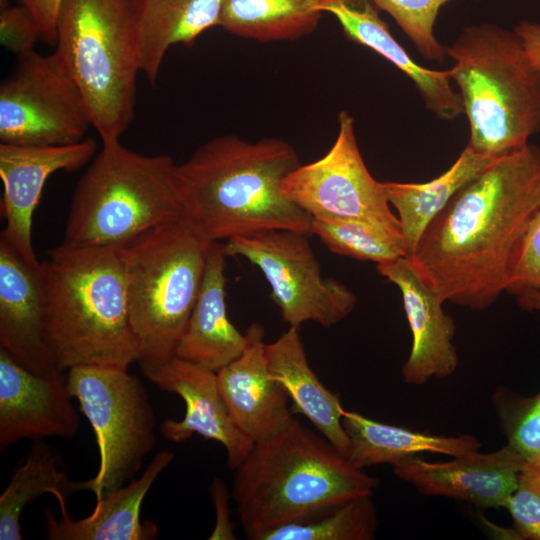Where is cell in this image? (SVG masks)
Returning <instances> with one entry per match:
<instances>
[{"label":"cell","mask_w":540,"mask_h":540,"mask_svg":"<svg viewBox=\"0 0 540 540\" xmlns=\"http://www.w3.org/2000/svg\"><path fill=\"white\" fill-rule=\"evenodd\" d=\"M540 211V146L497 156L428 225L408 259L444 301L484 310L507 291Z\"/></svg>","instance_id":"1"},{"label":"cell","mask_w":540,"mask_h":540,"mask_svg":"<svg viewBox=\"0 0 540 540\" xmlns=\"http://www.w3.org/2000/svg\"><path fill=\"white\" fill-rule=\"evenodd\" d=\"M299 165L282 139L213 138L175 165L183 218L207 243L272 230L310 235L312 217L281 186Z\"/></svg>","instance_id":"2"},{"label":"cell","mask_w":540,"mask_h":540,"mask_svg":"<svg viewBox=\"0 0 540 540\" xmlns=\"http://www.w3.org/2000/svg\"><path fill=\"white\" fill-rule=\"evenodd\" d=\"M42 270L45 339L60 370L128 369L137 362L120 248L61 243L42 261Z\"/></svg>","instance_id":"3"},{"label":"cell","mask_w":540,"mask_h":540,"mask_svg":"<svg viewBox=\"0 0 540 540\" xmlns=\"http://www.w3.org/2000/svg\"><path fill=\"white\" fill-rule=\"evenodd\" d=\"M378 484L321 433L294 418L253 444L235 469L232 497L241 526L252 539L324 507L372 496Z\"/></svg>","instance_id":"4"},{"label":"cell","mask_w":540,"mask_h":540,"mask_svg":"<svg viewBox=\"0 0 540 540\" xmlns=\"http://www.w3.org/2000/svg\"><path fill=\"white\" fill-rule=\"evenodd\" d=\"M469 123L468 146L500 156L540 134V70L516 32L494 23L462 29L446 47Z\"/></svg>","instance_id":"5"},{"label":"cell","mask_w":540,"mask_h":540,"mask_svg":"<svg viewBox=\"0 0 540 540\" xmlns=\"http://www.w3.org/2000/svg\"><path fill=\"white\" fill-rule=\"evenodd\" d=\"M167 154L144 155L102 143L72 198L62 243L122 248L146 231L183 217Z\"/></svg>","instance_id":"6"},{"label":"cell","mask_w":540,"mask_h":540,"mask_svg":"<svg viewBox=\"0 0 540 540\" xmlns=\"http://www.w3.org/2000/svg\"><path fill=\"white\" fill-rule=\"evenodd\" d=\"M209 244L182 217L120 248L129 321L144 375L176 356L201 287Z\"/></svg>","instance_id":"7"},{"label":"cell","mask_w":540,"mask_h":540,"mask_svg":"<svg viewBox=\"0 0 540 540\" xmlns=\"http://www.w3.org/2000/svg\"><path fill=\"white\" fill-rule=\"evenodd\" d=\"M55 46L102 143L120 140L134 117L140 72L133 0H62Z\"/></svg>","instance_id":"8"},{"label":"cell","mask_w":540,"mask_h":540,"mask_svg":"<svg viewBox=\"0 0 540 540\" xmlns=\"http://www.w3.org/2000/svg\"><path fill=\"white\" fill-rule=\"evenodd\" d=\"M67 386L88 419L100 464L86 480L96 500L134 479L156 443V417L141 380L127 369L85 365L67 370Z\"/></svg>","instance_id":"9"},{"label":"cell","mask_w":540,"mask_h":540,"mask_svg":"<svg viewBox=\"0 0 540 540\" xmlns=\"http://www.w3.org/2000/svg\"><path fill=\"white\" fill-rule=\"evenodd\" d=\"M0 86V143L65 145L93 126L86 99L55 51H32Z\"/></svg>","instance_id":"10"},{"label":"cell","mask_w":540,"mask_h":540,"mask_svg":"<svg viewBox=\"0 0 540 540\" xmlns=\"http://www.w3.org/2000/svg\"><path fill=\"white\" fill-rule=\"evenodd\" d=\"M291 230H272L227 240V256L243 257L263 273L282 320L299 327L313 321L331 327L354 310L356 295L344 284L321 274L308 240Z\"/></svg>","instance_id":"11"},{"label":"cell","mask_w":540,"mask_h":540,"mask_svg":"<svg viewBox=\"0 0 540 540\" xmlns=\"http://www.w3.org/2000/svg\"><path fill=\"white\" fill-rule=\"evenodd\" d=\"M285 195L312 218L356 220L403 240L383 182L369 172L359 149L353 117L338 114V133L318 160L300 164L282 182Z\"/></svg>","instance_id":"12"},{"label":"cell","mask_w":540,"mask_h":540,"mask_svg":"<svg viewBox=\"0 0 540 540\" xmlns=\"http://www.w3.org/2000/svg\"><path fill=\"white\" fill-rule=\"evenodd\" d=\"M98 148L94 139L65 145L0 143L2 209L6 221L0 239L26 261L39 264L32 243V216L48 178L58 171H75L88 163Z\"/></svg>","instance_id":"13"},{"label":"cell","mask_w":540,"mask_h":540,"mask_svg":"<svg viewBox=\"0 0 540 540\" xmlns=\"http://www.w3.org/2000/svg\"><path fill=\"white\" fill-rule=\"evenodd\" d=\"M64 371L35 374L0 348V450L22 439L71 438L80 418Z\"/></svg>","instance_id":"14"},{"label":"cell","mask_w":540,"mask_h":540,"mask_svg":"<svg viewBox=\"0 0 540 540\" xmlns=\"http://www.w3.org/2000/svg\"><path fill=\"white\" fill-rule=\"evenodd\" d=\"M145 376L161 390L179 395L185 403L181 420L166 419L161 423L163 438L181 443L199 434L222 444L230 469L235 470L244 461L254 442L233 421L219 391L216 372L175 356Z\"/></svg>","instance_id":"15"},{"label":"cell","mask_w":540,"mask_h":540,"mask_svg":"<svg viewBox=\"0 0 540 540\" xmlns=\"http://www.w3.org/2000/svg\"><path fill=\"white\" fill-rule=\"evenodd\" d=\"M42 262L31 264L0 239V348L38 375L62 371L45 339Z\"/></svg>","instance_id":"16"},{"label":"cell","mask_w":540,"mask_h":540,"mask_svg":"<svg viewBox=\"0 0 540 540\" xmlns=\"http://www.w3.org/2000/svg\"><path fill=\"white\" fill-rule=\"evenodd\" d=\"M376 269L400 290L412 333L411 352L402 367L404 381L421 385L450 376L459 358L453 344L456 325L443 310L445 301L420 278L407 257L377 264Z\"/></svg>","instance_id":"17"},{"label":"cell","mask_w":540,"mask_h":540,"mask_svg":"<svg viewBox=\"0 0 540 540\" xmlns=\"http://www.w3.org/2000/svg\"><path fill=\"white\" fill-rule=\"evenodd\" d=\"M525 463L506 446L491 453L470 452L446 462L418 455L393 466L394 474L420 493L463 500L478 507H505Z\"/></svg>","instance_id":"18"},{"label":"cell","mask_w":540,"mask_h":540,"mask_svg":"<svg viewBox=\"0 0 540 540\" xmlns=\"http://www.w3.org/2000/svg\"><path fill=\"white\" fill-rule=\"evenodd\" d=\"M245 335L242 353L216 374L233 421L255 443L281 431L294 416L286 389L269 370L264 327L253 323Z\"/></svg>","instance_id":"19"},{"label":"cell","mask_w":540,"mask_h":540,"mask_svg":"<svg viewBox=\"0 0 540 540\" xmlns=\"http://www.w3.org/2000/svg\"><path fill=\"white\" fill-rule=\"evenodd\" d=\"M173 459L172 451H159L139 478L130 480L129 484L96 500L93 512L85 518L73 519L66 505L60 506V519L47 509L46 537L50 540L156 539L157 525L152 521H141V506L153 483Z\"/></svg>","instance_id":"20"},{"label":"cell","mask_w":540,"mask_h":540,"mask_svg":"<svg viewBox=\"0 0 540 540\" xmlns=\"http://www.w3.org/2000/svg\"><path fill=\"white\" fill-rule=\"evenodd\" d=\"M225 244L207 248L201 287L176 349V356L218 372L237 358L247 342L229 320L225 303Z\"/></svg>","instance_id":"21"},{"label":"cell","mask_w":540,"mask_h":540,"mask_svg":"<svg viewBox=\"0 0 540 540\" xmlns=\"http://www.w3.org/2000/svg\"><path fill=\"white\" fill-rule=\"evenodd\" d=\"M325 13L337 19L347 38L372 49L405 73L438 118L452 120L463 113L460 94L451 86V70H431L417 64L393 37L371 0H334Z\"/></svg>","instance_id":"22"},{"label":"cell","mask_w":540,"mask_h":540,"mask_svg":"<svg viewBox=\"0 0 540 540\" xmlns=\"http://www.w3.org/2000/svg\"><path fill=\"white\" fill-rule=\"evenodd\" d=\"M289 328L274 342L266 343L269 370L286 389L293 410L304 415L339 451L347 454L349 439L342 424L344 409L309 365L299 334Z\"/></svg>","instance_id":"23"},{"label":"cell","mask_w":540,"mask_h":540,"mask_svg":"<svg viewBox=\"0 0 540 540\" xmlns=\"http://www.w3.org/2000/svg\"><path fill=\"white\" fill-rule=\"evenodd\" d=\"M140 72L154 85L168 49L219 26L223 0H133Z\"/></svg>","instance_id":"24"},{"label":"cell","mask_w":540,"mask_h":540,"mask_svg":"<svg viewBox=\"0 0 540 540\" xmlns=\"http://www.w3.org/2000/svg\"><path fill=\"white\" fill-rule=\"evenodd\" d=\"M342 424L349 439L347 458L358 468L397 465L423 452L457 457L478 451L473 435L441 436L378 422L353 411H344Z\"/></svg>","instance_id":"25"},{"label":"cell","mask_w":540,"mask_h":540,"mask_svg":"<svg viewBox=\"0 0 540 540\" xmlns=\"http://www.w3.org/2000/svg\"><path fill=\"white\" fill-rule=\"evenodd\" d=\"M496 157L467 145L451 167L431 181L383 182L388 201L397 212L407 258L412 256L428 225L451 198Z\"/></svg>","instance_id":"26"},{"label":"cell","mask_w":540,"mask_h":540,"mask_svg":"<svg viewBox=\"0 0 540 540\" xmlns=\"http://www.w3.org/2000/svg\"><path fill=\"white\" fill-rule=\"evenodd\" d=\"M83 490H87L86 480L70 478L59 451L43 439L34 440L24 463L0 495V540L23 538L21 514L38 497L50 493L64 506L68 497Z\"/></svg>","instance_id":"27"},{"label":"cell","mask_w":540,"mask_h":540,"mask_svg":"<svg viewBox=\"0 0 540 540\" xmlns=\"http://www.w3.org/2000/svg\"><path fill=\"white\" fill-rule=\"evenodd\" d=\"M334 0H223L219 26L260 42L294 40L313 32Z\"/></svg>","instance_id":"28"},{"label":"cell","mask_w":540,"mask_h":540,"mask_svg":"<svg viewBox=\"0 0 540 540\" xmlns=\"http://www.w3.org/2000/svg\"><path fill=\"white\" fill-rule=\"evenodd\" d=\"M377 526L371 496H361L262 531L252 540H370Z\"/></svg>","instance_id":"29"},{"label":"cell","mask_w":540,"mask_h":540,"mask_svg":"<svg viewBox=\"0 0 540 540\" xmlns=\"http://www.w3.org/2000/svg\"><path fill=\"white\" fill-rule=\"evenodd\" d=\"M311 233L334 253L376 264L406 257L402 239L356 220L312 218Z\"/></svg>","instance_id":"30"},{"label":"cell","mask_w":540,"mask_h":540,"mask_svg":"<svg viewBox=\"0 0 540 540\" xmlns=\"http://www.w3.org/2000/svg\"><path fill=\"white\" fill-rule=\"evenodd\" d=\"M491 400L507 438L505 446L526 467L540 469V392L524 398L505 387H499Z\"/></svg>","instance_id":"31"},{"label":"cell","mask_w":540,"mask_h":540,"mask_svg":"<svg viewBox=\"0 0 540 540\" xmlns=\"http://www.w3.org/2000/svg\"><path fill=\"white\" fill-rule=\"evenodd\" d=\"M379 10L387 12L429 60L443 62L446 47L434 34V25L441 8L453 0H371Z\"/></svg>","instance_id":"32"},{"label":"cell","mask_w":540,"mask_h":540,"mask_svg":"<svg viewBox=\"0 0 540 540\" xmlns=\"http://www.w3.org/2000/svg\"><path fill=\"white\" fill-rule=\"evenodd\" d=\"M505 508L510 512L517 538L540 540V469L525 467Z\"/></svg>","instance_id":"33"},{"label":"cell","mask_w":540,"mask_h":540,"mask_svg":"<svg viewBox=\"0 0 540 540\" xmlns=\"http://www.w3.org/2000/svg\"><path fill=\"white\" fill-rule=\"evenodd\" d=\"M0 40L2 46L18 57L34 51L37 41L41 40V32L34 16L24 5L1 9Z\"/></svg>","instance_id":"34"},{"label":"cell","mask_w":540,"mask_h":540,"mask_svg":"<svg viewBox=\"0 0 540 540\" xmlns=\"http://www.w3.org/2000/svg\"><path fill=\"white\" fill-rule=\"evenodd\" d=\"M526 288L540 292V211L519 247L506 292L516 295Z\"/></svg>","instance_id":"35"},{"label":"cell","mask_w":540,"mask_h":540,"mask_svg":"<svg viewBox=\"0 0 540 540\" xmlns=\"http://www.w3.org/2000/svg\"><path fill=\"white\" fill-rule=\"evenodd\" d=\"M34 16L41 40L48 45H56L57 23L62 0H19Z\"/></svg>","instance_id":"36"},{"label":"cell","mask_w":540,"mask_h":540,"mask_svg":"<svg viewBox=\"0 0 540 540\" xmlns=\"http://www.w3.org/2000/svg\"><path fill=\"white\" fill-rule=\"evenodd\" d=\"M210 490L216 509V525L209 539H235L229 517L228 492L222 479H214Z\"/></svg>","instance_id":"37"},{"label":"cell","mask_w":540,"mask_h":540,"mask_svg":"<svg viewBox=\"0 0 540 540\" xmlns=\"http://www.w3.org/2000/svg\"><path fill=\"white\" fill-rule=\"evenodd\" d=\"M514 31L520 37L532 65L540 70V24L530 20H520Z\"/></svg>","instance_id":"38"},{"label":"cell","mask_w":540,"mask_h":540,"mask_svg":"<svg viewBox=\"0 0 540 540\" xmlns=\"http://www.w3.org/2000/svg\"><path fill=\"white\" fill-rule=\"evenodd\" d=\"M519 305L527 310L540 311V292L532 288H526L516 294Z\"/></svg>","instance_id":"39"},{"label":"cell","mask_w":540,"mask_h":540,"mask_svg":"<svg viewBox=\"0 0 540 540\" xmlns=\"http://www.w3.org/2000/svg\"><path fill=\"white\" fill-rule=\"evenodd\" d=\"M1 9L9 6V0H0Z\"/></svg>","instance_id":"40"}]
</instances>
